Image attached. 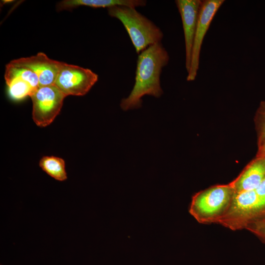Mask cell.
<instances>
[{
  "label": "cell",
  "mask_w": 265,
  "mask_h": 265,
  "mask_svg": "<svg viewBox=\"0 0 265 265\" xmlns=\"http://www.w3.org/2000/svg\"><path fill=\"white\" fill-rule=\"evenodd\" d=\"M256 117L258 120L259 145H260L265 140V101L261 103Z\"/></svg>",
  "instance_id": "cell-15"
},
{
  "label": "cell",
  "mask_w": 265,
  "mask_h": 265,
  "mask_svg": "<svg viewBox=\"0 0 265 265\" xmlns=\"http://www.w3.org/2000/svg\"><path fill=\"white\" fill-rule=\"evenodd\" d=\"M265 216V179L255 190L234 193L224 222L227 228L237 231Z\"/></svg>",
  "instance_id": "cell-4"
},
{
  "label": "cell",
  "mask_w": 265,
  "mask_h": 265,
  "mask_svg": "<svg viewBox=\"0 0 265 265\" xmlns=\"http://www.w3.org/2000/svg\"><path fill=\"white\" fill-rule=\"evenodd\" d=\"M4 79L8 93L13 100L18 101L30 97L36 90L28 82L6 68Z\"/></svg>",
  "instance_id": "cell-12"
},
{
  "label": "cell",
  "mask_w": 265,
  "mask_h": 265,
  "mask_svg": "<svg viewBox=\"0 0 265 265\" xmlns=\"http://www.w3.org/2000/svg\"><path fill=\"white\" fill-rule=\"evenodd\" d=\"M245 229L252 233L265 243V216L250 223Z\"/></svg>",
  "instance_id": "cell-14"
},
{
  "label": "cell",
  "mask_w": 265,
  "mask_h": 265,
  "mask_svg": "<svg viewBox=\"0 0 265 265\" xmlns=\"http://www.w3.org/2000/svg\"><path fill=\"white\" fill-rule=\"evenodd\" d=\"M257 157L265 158V140L259 145V151Z\"/></svg>",
  "instance_id": "cell-16"
},
{
  "label": "cell",
  "mask_w": 265,
  "mask_h": 265,
  "mask_svg": "<svg viewBox=\"0 0 265 265\" xmlns=\"http://www.w3.org/2000/svg\"><path fill=\"white\" fill-rule=\"evenodd\" d=\"M0 265H2L0 264Z\"/></svg>",
  "instance_id": "cell-18"
},
{
  "label": "cell",
  "mask_w": 265,
  "mask_h": 265,
  "mask_svg": "<svg viewBox=\"0 0 265 265\" xmlns=\"http://www.w3.org/2000/svg\"><path fill=\"white\" fill-rule=\"evenodd\" d=\"M145 0H64L57 4V11L70 10L79 6L107 8L115 6H125L136 8L146 6Z\"/></svg>",
  "instance_id": "cell-11"
},
{
  "label": "cell",
  "mask_w": 265,
  "mask_h": 265,
  "mask_svg": "<svg viewBox=\"0 0 265 265\" xmlns=\"http://www.w3.org/2000/svg\"><path fill=\"white\" fill-rule=\"evenodd\" d=\"M32 118L41 127L51 124L59 114L65 95L54 85L39 86L30 96Z\"/></svg>",
  "instance_id": "cell-5"
},
{
  "label": "cell",
  "mask_w": 265,
  "mask_h": 265,
  "mask_svg": "<svg viewBox=\"0 0 265 265\" xmlns=\"http://www.w3.org/2000/svg\"><path fill=\"white\" fill-rule=\"evenodd\" d=\"M2 1L3 2H5V3L6 2H6H9L12 1V0H2Z\"/></svg>",
  "instance_id": "cell-17"
},
{
  "label": "cell",
  "mask_w": 265,
  "mask_h": 265,
  "mask_svg": "<svg viewBox=\"0 0 265 265\" xmlns=\"http://www.w3.org/2000/svg\"><path fill=\"white\" fill-rule=\"evenodd\" d=\"M201 0H176L175 3L181 17L186 51V68L188 71Z\"/></svg>",
  "instance_id": "cell-9"
},
{
  "label": "cell",
  "mask_w": 265,
  "mask_h": 265,
  "mask_svg": "<svg viewBox=\"0 0 265 265\" xmlns=\"http://www.w3.org/2000/svg\"><path fill=\"white\" fill-rule=\"evenodd\" d=\"M39 166L55 180L63 182L67 179L65 163L62 159L53 156L43 157L39 161Z\"/></svg>",
  "instance_id": "cell-13"
},
{
  "label": "cell",
  "mask_w": 265,
  "mask_h": 265,
  "mask_svg": "<svg viewBox=\"0 0 265 265\" xmlns=\"http://www.w3.org/2000/svg\"><path fill=\"white\" fill-rule=\"evenodd\" d=\"M224 2V0H202L194 38L190 65L186 77L187 81H193L196 79L204 37L213 17Z\"/></svg>",
  "instance_id": "cell-7"
},
{
  "label": "cell",
  "mask_w": 265,
  "mask_h": 265,
  "mask_svg": "<svg viewBox=\"0 0 265 265\" xmlns=\"http://www.w3.org/2000/svg\"><path fill=\"white\" fill-rule=\"evenodd\" d=\"M234 190L231 184L216 185L195 194L189 212L202 224H218L231 206Z\"/></svg>",
  "instance_id": "cell-2"
},
{
  "label": "cell",
  "mask_w": 265,
  "mask_h": 265,
  "mask_svg": "<svg viewBox=\"0 0 265 265\" xmlns=\"http://www.w3.org/2000/svg\"><path fill=\"white\" fill-rule=\"evenodd\" d=\"M10 62L33 71L38 78L39 86L54 85L62 63L50 58L43 53L14 59Z\"/></svg>",
  "instance_id": "cell-8"
},
{
  "label": "cell",
  "mask_w": 265,
  "mask_h": 265,
  "mask_svg": "<svg viewBox=\"0 0 265 265\" xmlns=\"http://www.w3.org/2000/svg\"><path fill=\"white\" fill-rule=\"evenodd\" d=\"M107 13L123 24L138 54L148 47L160 43L163 37L160 28L135 8L115 6L107 8Z\"/></svg>",
  "instance_id": "cell-3"
},
{
  "label": "cell",
  "mask_w": 265,
  "mask_h": 265,
  "mask_svg": "<svg viewBox=\"0 0 265 265\" xmlns=\"http://www.w3.org/2000/svg\"><path fill=\"white\" fill-rule=\"evenodd\" d=\"M265 179V158L257 157L231 184L234 192L256 189Z\"/></svg>",
  "instance_id": "cell-10"
},
{
  "label": "cell",
  "mask_w": 265,
  "mask_h": 265,
  "mask_svg": "<svg viewBox=\"0 0 265 265\" xmlns=\"http://www.w3.org/2000/svg\"><path fill=\"white\" fill-rule=\"evenodd\" d=\"M169 60V54L161 42L148 47L138 54L133 87L128 97L120 102L123 110L140 108L144 95L161 96L160 75Z\"/></svg>",
  "instance_id": "cell-1"
},
{
  "label": "cell",
  "mask_w": 265,
  "mask_h": 265,
  "mask_svg": "<svg viewBox=\"0 0 265 265\" xmlns=\"http://www.w3.org/2000/svg\"><path fill=\"white\" fill-rule=\"evenodd\" d=\"M98 80L89 69L62 62L54 85L65 95L83 96Z\"/></svg>",
  "instance_id": "cell-6"
}]
</instances>
